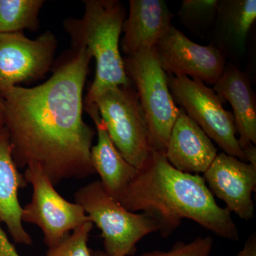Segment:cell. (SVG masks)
<instances>
[{"instance_id": "obj_8", "label": "cell", "mask_w": 256, "mask_h": 256, "mask_svg": "<svg viewBox=\"0 0 256 256\" xmlns=\"http://www.w3.org/2000/svg\"><path fill=\"white\" fill-rule=\"evenodd\" d=\"M24 176L32 185L33 194L31 202L22 208V220L41 228L48 248L60 244L72 230L90 222L82 206L60 196L41 168L28 166Z\"/></svg>"}, {"instance_id": "obj_20", "label": "cell", "mask_w": 256, "mask_h": 256, "mask_svg": "<svg viewBox=\"0 0 256 256\" xmlns=\"http://www.w3.org/2000/svg\"><path fill=\"white\" fill-rule=\"evenodd\" d=\"M92 226V222L82 224L60 244L48 248L46 256H94L88 246Z\"/></svg>"}, {"instance_id": "obj_22", "label": "cell", "mask_w": 256, "mask_h": 256, "mask_svg": "<svg viewBox=\"0 0 256 256\" xmlns=\"http://www.w3.org/2000/svg\"><path fill=\"white\" fill-rule=\"evenodd\" d=\"M0 256H20L0 225Z\"/></svg>"}, {"instance_id": "obj_7", "label": "cell", "mask_w": 256, "mask_h": 256, "mask_svg": "<svg viewBox=\"0 0 256 256\" xmlns=\"http://www.w3.org/2000/svg\"><path fill=\"white\" fill-rule=\"evenodd\" d=\"M173 99L224 153L246 162L239 146L233 114L225 110L223 100L213 89L186 76L168 77Z\"/></svg>"}, {"instance_id": "obj_10", "label": "cell", "mask_w": 256, "mask_h": 256, "mask_svg": "<svg viewBox=\"0 0 256 256\" xmlns=\"http://www.w3.org/2000/svg\"><path fill=\"white\" fill-rule=\"evenodd\" d=\"M154 50L162 68L172 76L191 77L214 85L226 68L225 56L213 43L198 44L172 25Z\"/></svg>"}, {"instance_id": "obj_12", "label": "cell", "mask_w": 256, "mask_h": 256, "mask_svg": "<svg viewBox=\"0 0 256 256\" xmlns=\"http://www.w3.org/2000/svg\"><path fill=\"white\" fill-rule=\"evenodd\" d=\"M217 154L216 148L210 138L180 108L165 150L170 164L183 172L204 174Z\"/></svg>"}, {"instance_id": "obj_3", "label": "cell", "mask_w": 256, "mask_h": 256, "mask_svg": "<svg viewBox=\"0 0 256 256\" xmlns=\"http://www.w3.org/2000/svg\"><path fill=\"white\" fill-rule=\"evenodd\" d=\"M82 18L64 21L74 50L86 48L96 62L95 78L84 104H95L102 94L121 86L131 85L120 52V36L126 10L117 0H86Z\"/></svg>"}, {"instance_id": "obj_17", "label": "cell", "mask_w": 256, "mask_h": 256, "mask_svg": "<svg viewBox=\"0 0 256 256\" xmlns=\"http://www.w3.org/2000/svg\"><path fill=\"white\" fill-rule=\"evenodd\" d=\"M256 18V0L220 1L212 28L214 44L224 56H240L245 52L248 34Z\"/></svg>"}, {"instance_id": "obj_15", "label": "cell", "mask_w": 256, "mask_h": 256, "mask_svg": "<svg viewBox=\"0 0 256 256\" xmlns=\"http://www.w3.org/2000/svg\"><path fill=\"white\" fill-rule=\"evenodd\" d=\"M28 184L15 164L9 133L2 128L0 130V224L6 225L15 242L30 246L32 239L23 226L22 207L18 196V190Z\"/></svg>"}, {"instance_id": "obj_2", "label": "cell", "mask_w": 256, "mask_h": 256, "mask_svg": "<svg viewBox=\"0 0 256 256\" xmlns=\"http://www.w3.org/2000/svg\"><path fill=\"white\" fill-rule=\"evenodd\" d=\"M119 202L130 212L154 216L164 237L188 218L222 238H239L230 212L218 206L204 178L175 169L165 153L152 151Z\"/></svg>"}, {"instance_id": "obj_14", "label": "cell", "mask_w": 256, "mask_h": 256, "mask_svg": "<svg viewBox=\"0 0 256 256\" xmlns=\"http://www.w3.org/2000/svg\"><path fill=\"white\" fill-rule=\"evenodd\" d=\"M84 108L92 118L97 131V144L90 150L92 168L100 175V182L106 192L119 202L138 170L128 162L111 140L96 104H84Z\"/></svg>"}, {"instance_id": "obj_16", "label": "cell", "mask_w": 256, "mask_h": 256, "mask_svg": "<svg viewBox=\"0 0 256 256\" xmlns=\"http://www.w3.org/2000/svg\"><path fill=\"white\" fill-rule=\"evenodd\" d=\"M222 100L228 101L234 111L236 129L240 149L256 144V99L248 77L234 65L226 66L214 85Z\"/></svg>"}, {"instance_id": "obj_25", "label": "cell", "mask_w": 256, "mask_h": 256, "mask_svg": "<svg viewBox=\"0 0 256 256\" xmlns=\"http://www.w3.org/2000/svg\"><path fill=\"white\" fill-rule=\"evenodd\" d=\"M94 256H108L104 252H101V250H96V252H92Z\"/></svg>"}, {"instance_id": "obj_5", "label": "cell", "mask_w": 256, "mask_h": 256, "mask_svg": "<svg viewBox=\"0 0 256 256\" xmlns=\"http://www.w3.org/2000/svg\"><path fill=\"white\" fill-rule=\"evenodd\" d=\"M128 78L137 92L152 151L165 153L170 132L180 114L154 48L124 58Z\"/></svg>"}, {"instance_id": "obj_23", "label": "cell", "mask_w": 256, "mask_h": 256, "mask_svg": "<svg viewBox=\"0 0 256 256\" xmlns=\"http://www.w3.org/2000/svg\"><path fill=\"white\" fill-rule=\"evenodd\" d=\"M236 256H256V236L252 234L240 252Z\"/></svg>"}, {"instance_id": "obj_9", "label": "cell", "mask_w": 256, "mask_h": 256, "mask_svg": "<svg viewBox=\"0 0 256 256\" xmlns=\"http://www.w3.org/2000/svg\"><path fill=\"white\" fill-rule=\"evenodd\" d=\"M56 48V40L50 31L34 40L22 32L0 34V92L44 76Z\"/></svg>"}, {"instance_id": "obj_18", "label": "cell", "mask_w": 256, "mask_h": 256, "mask_svg": "<svg viewBox=\"0 0 256 256\" xmlns=\"http://www.w3.org/2000/svg\"><path fill=\"white\" fill-rule=\"evenodd\" d=\"M43 0H0V34L36 30Z\"/></svg>"}, {"instance_id": "obj_1", "label": "cell", "mask_w": 256, "mask_h": 256, "mask_svg": "<svg viewBox=\"0 0 256 256\" xmlns=\"http://www.w3.org/2000/svg\"><path fill=\"white\" fill-rule=\"evenodd\" d=\"M74 50L41 85L0 92L15 164L18 168L38 166L54 186L96 173L90 161L96 132L82 116L92 56L84 47Z\"/></svg>"}, {"instance_id": "obj_19", "label": "cell", "mask_w": 256, "mask_h": 256, "mask_svg": "<svg viewBox=\"0 0 256 256\" xmlns=\"http://www.w3.org/2000/svg\"><path fill=\"white\" fill-rule=\"evenodd\" d=\"M218 0H183L178 18L184 28L196 34L213 28Z\"/></svg>"}, {"instance_id": "obj_21", "label": "cell", "mask_w": 256, "mask_h": 256, "mask_svg": "<svg viewBox=\"0 0 256 256\" xmlns=\"http://www.w3.org/2000/svg\"><path fill=\"white\" fill-rule=\"evenodd\" d=\"M213 244L210 236L198 237L188 244L178 242L168 252L154 250L140 256H210Z\"/></svg>"}, {"instance_id": "obj_11", "label": "cell", "mask_w": 256, "mask_h": 256, "mask_svg": "<svg viewBox=\"0 0 256 256\" xmlns=\"http://www.w3.org/2000/svg\"><path fill=\"white\" fill-rule=\"evenodd\" d=\"M212 194L223 200L226 208L242 220L254 216L252 192L256 186V168L249 163L222 152L217 154L204 173Z\"/></svg>"}, {"instance_id": "obj_6", "label": "cell", "mask_w": 256, "mask_h": 256, "mask_svg": "<svg viewBox=\"0 0 256 256\" xmlns=\"http://www.w3.org/2000/svg\"><path fill=\"white\" fill-rule=\"evenodd\" d=\"M95 104L114 146L128 163L141 169L152 149L146 118L132 84L106 90Z\"/></svg>"}, {"instance_id": "obj_4", "label": "cell", "mask_w": 256, "mask_h": 256, "mask_svg": "<svg viewBox=\"0 0 256 256\" xmlns=\"http://www.w3.org/2000/svg\"><path fill=\"white\" fill-rule=\"evenodd\" d=\"M75 202L82 206L92 224L100 229L105 252L108 256H128L148 234L160 232L152 216L130 212L106 192L100 181L88 184L75 194Z\"/></svg>"}, {"instance_id": "obj_24", "label": "cell", "mask_w": 256, "mask_h": 256, "mask_svg": "<svg viewBox=\"0 0 256 256\" xmlns=\"http://www.w3.org/2000/svg\"><path fill=\"white\" fill-rule=\"evenodd\" d=\"M4 128V108H3L2 104L0 100V130Z\"/></svg>"}, {"instance_id": "obj_13", "label": "cell", "mask_w": 256, "mask_h": 256, "mask_svg": "<svg viewBox=\"0 0 256 256\" xmlns=\"http://www.w3.org/2000/svg\"><path fill=\"white\" fill-rule=\"evenodd\" d=\"M172 13L163 0H130L121 47L126 56L154 48L172 26Z\"/></svg>"}]
</instances>
